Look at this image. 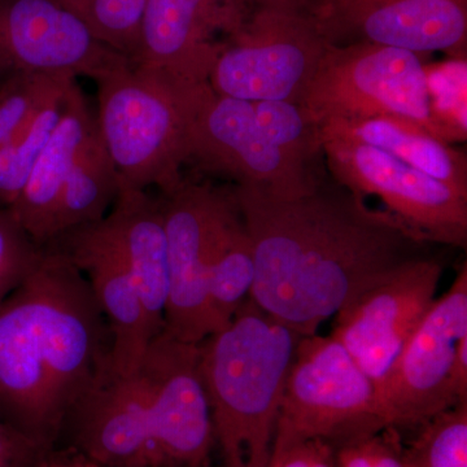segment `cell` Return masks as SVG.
Here are the masks:
<instances>
[{"instance_id": "6da1fadb", "label": "cell", "mask_w": 467, "mask_h": 467, "mask_svg": "<svg viewBox=\"0 0 467 467\" xmlns=\"http://www.w3.org/2000/svg\"><path fill=\"white\" fill-rule=\"evenodd\" d=\"M233 189L254 251L250 299L301 337L317 334L377 279L426 256V242L347 189L317 186L296 198Z\"/></svg>"}, {"instance_id": "7a4b0ae2", "label": "cell", "mask_w": 467, "mask_h": 467, "mask_svg": "<svg viewBox=\"0 0 467 467\" xmlns=\"http://www.w3.org/2000/svg\"><path fill=\"white\" fill-rule=\"evenodd\" d=\"M112 368V334L88 279L43 247L0 303V417L55 448L79 399Z\"/></svg>"}, {"instance_id": "3957f363", "label": "cell", "mask_w": 467, "mask_h": 467, "mask_svg": "<svg viewBox=\"0 0 467 467\" xmlns=\"http://www.w3.org/2000/svg\"><path fill=\"white\" fill-rule=\"evenodd\" d=\"M199 344L162 330L133 371L107 370L67 418L69 448L101 467H208L216 441Z\"/></svg>"}, {"instance_id": "277c9868", "label": "cell", "mask_w": 467, "mask_h": 467, "mask_svg": "<svg viewBox=\"0 0 467 467\" xmlns=\"http://www.w3.org/2000/svg\"><path fill=\"white\" fill-rule=\"evenodd\" d=\"M301 337L247 299L225 327L199 344L223 467H267Z\"/></svg>"}, {"instance_id": "5b68a950", "label": "cell", "mask_w": 467, "mask_h": 467, "mask_svg": "<svg viewBox=\"0 0 467 467\" xmlns=\"http://www.w3.org/2000/svg\"><path fill=\"white\" fill-rule=\"evenodd\" d=\"M98 131L119 182L160 193L184 180L193 86L175 84L122 61L99 78Z\"/></svg>"}, {"instance_id": "8992f818", "label": "cell", "mask_w": 467, "mask_h": 467, "mask_svg": "<svg viewBox=\"0 0 467 467\" xmlns=\"http://www.w3.org/2000/svg\"><path fill=\"white\" fill-rule=\"evenodd\" d=\"M384 429L389 427L376 384L342 344L331 335L301 337L285 379L272 454L312 439L337 448Z\"/></svg>"}, {"instance_id": "52a82bcc", "label": "cell", "mask_w": 467, "mask_h": 467, "mask_svg": "<svg viewBox=\"0 0 467 467\" xmlns=\"http://www.w3.org/2000/svg\"><path fill=\"white\" fill-rule=\"evenodd\" d=\"M328 45L299 0H254L218 55L208 84L234 99L299 104Z\"/></svg>"}, {"instance_id": "ba28073f", "label": "cell", "mask_w": 467, "mask_h": 467, "mask_svg": "<svg viewBox=\"0 0 467 467\" xmlns=\"http://www.w3.org/2000/svg\"><path fill=\"white\" fill-rule=\"evenodd\" d=\"M425 64L422 55L401 48L328 45L301 109L317 128L331 119L393 117L444 140L430 109Z\"/></svg>"}, {"instance_id": "9c48e42d", "label": "cell", "mask_w": 467, "mask_h": 467, "mask_svg": "<svg viewBox=\"0 0 467 467\" xmlns=\"http://www.w3.org/2000/svg\"><path fill=\"white\" fill-rule=\"evenodd\" d=\"M186 164L276 198H296L318 186L309 168L285 156L266 137L250 101L223 97L209 84L192 88Z\"/></svg>"}, {"instance_id": "30bf717a", "label": "cell", "mask_w": 467, "mask_h": 467, "mask_svg": "<svg viewBox=\"0 0 467 467\" xmlns=\"http://www.w3.org/2000/svg\"><path fill=\"white\" fill-rule=\"evenodd\" d=\"M169 252L164 330L187 343L209 337L207 282L218 244L239 214L234 189L190 181L160 193Z\"/></svg>"}, {"instance_id": "8fae6325", "label": "cell", "mask_w": 467, "mask_h": 467, "mask_svg": "<svg viewBox=\"0 0 467 467\" xmlns=\"http://www.w3.org/2000/svg\"><path fill=\"white\" fill-rule=\"evenodd\" d=\"M319 144L344 189L359 198L376 196L420 241L466 248L467 193L367 144L343 140Z\"/></svg>"}, {"instance_id": "7c38bea8", "label": "cell", "mask_w": 467, "mask_h": 467, "mask_svg": "<svg viewBox=\"0 0 467 467\" xmlns=\"http://www.w3.org/2000/svg\"><path fill=\"white\" fill-rule=\"evenodd\" d=\"M467 335V267L435 299L378 389L389 429H416L461 404L451 374L460 340Z\"/></svg>"}, {"instance_id": "4fadbf2b", "label": "cell", "mask_w": 467, "mask_h": 467, "mask_svg": "<svg viewBox=\"0 0 467 467\" xmlns=\"http://www.w3.org/2000/svg\"><path fill=\"white\" fill-rule=\"evenodd\" d=\"M441 261L422 256L377 279L337 310L331 337L342 344L377 392L435 300Z\"/></svg>"}, {"instance_id": "5bb4252c", "label": "cell", "mask_w": 467, "mask_h": 467, "mask_svg": "<svg viewBox=\"0 0 467 467\" xmlns=\"http://www.w3.org/2000/svg\"><path fill=\"white\" fill-rule=\"evenodd\" d=\"M306 8L330 45L466 57L467 0H316Z\"/></svg>"}, {"instance_id": "9a60e30c", "label": "cell", "mask_w": 467, "mask_h": 467, "mask_svg": "<svg viewBox=\"0 0 467 467\" xmlns=\"http://www.w3.org/2000/svg\"><path fill=\"white\" fill-rule=\"evenodd\" d=\"M254 0H149L134 67L175 84H208L227 39Z\"/></svg>"}, {"instance_id": "2e32d148", "label": "cell", "mask_w": 467, "mask_h": 467, "mask_svg": "<svg viewBox=\"0 0 467 467\" xmlns=\"http://www.w3.org/2000/svg\"><path fill=\"white\" fill-rule=\"evenodd\" d=\"M126 60L57 0H0V84L23 73L95 81Z\"/></svg>"}, {"instance_id": "e0dca14e", "label": "cell", "mask_w": 467, "mask_h": 467, "mask_svg": "<svg viewBox=\"0 0 467 467\" xmlns=\"http://www.w3.org/2000/svg\"><path fill=\"white\" fill-rule=\"evenodd\" d=\"M47 245L66 254L88 279L112 334V371L130 373L155 337L140 288L103 220L61 234Z\"/></svg>"}, {"instance_id": "ac0fdd59", "label": "cell", "mask_w": 467, "mask_h": 467, "mask_svg": "<svg viewBox=\"0 0 467 467\" xmlns=\"http://www.w3.org/2000/svg\"><path fill=\"white\" fill-rule=\"evenodd\" d=\"M97 126L88 98L78 82L70 86L63 112L16 202L7 208L39 247L57 236V211L61 192L79 150Z\"/></svg>"}, {"instance_id": "d6986e66", "label": "cell", "mask_w": 467, "mask_h": 467, "mask_svg": "<svg viewBox=\"0 0 467 467\" xmlns=\"http://www.w3.org/2000/svg\"><path fill=\"white\" fill-rule=\"evenodd\" d=\"M103 223L124 254L156 337L164 330L169 292L168 241L159 196L119 182Z\"/></svg>"}, {"instance_id": "ffe728a7", "label": "cell", "mask_w": 467, "mask_h": 467, "mask_svg": "<svg viewBox=\"0 0 467 467\" xmlns=\"http://www.w3.org/2000/svg\"><path fill=\"white\" fill-rule=\"evenodd\" d=\"M322 140H343L374 147L435 180L467 193L465 153L411 122L393 117L331 119L318 126Z\"/></svg>"}, {"instance_id": "44dd1931", "label": "cell", "mask_w": 467, "mask_h": 467, "mask_svg": "<svg viewBox=\"0 0 467 467\" xmlns=\"http://www.w3.org/2000/svg\"><path fill=\"white\" fill-rule=\"evenodd\" d=\"M119 187V174L95 126L61 192L55 239L69 230L103 220L116 201Z\"/></svg>"}, {"instance_id": "7402d4cb", "label": "cell", "mask_w": 467, "mask_h": 467, "mask_svg": "<svg viewBox=\"0 0 467 467\" xmlns=\"http://www.w3.org/2000/svg\"><path fill=\"white\" fill-rule=\"evenodd\" d=\"M254 279V251L241 211L227 227L209 267L207 317L209 335L225 327L250 299Z\"/></svg>"}, {"instance_id": "603a6c76", "label": "cell", "mask_w": 467, "mask_h": 467, "mask_svg": "<svg viewBox=\"0 0 467 467\" xmlns=\"http://www.w3.org/2000/svg\"><path fill=\"white\" fill-rule=\"evenodd\" d=\"M78 78L23 73L0 84V146L20 133L43 109L63 99Z\"/></svg>"}, {"instance_id": "cb8c5ba5", "label": "cell", "mask_w": 467, "mask_h": 467, "mask_svg": "<svg viewBox=\"0 0 467 467\" xmlns=\"http://www.w3.org/2000/svg\"><path fill=\"white\" fill-rule=\"evenodd\" d=\"M66 97L54 101L20 133L0 146V208L11 207L26 187L60 119Z\"/></svg>"}, {"instance_id": "d4e9b609", "label": "cell", "mask_w": 467, "mask_h": 467, "mask_svg": "<svg viewBox=\"0 0 467 467\" xmlns=\"http://www.w3.org/2000/svg\"><path fill=\"white\" fill-rule=\"evenodd\" d=\"M69 9L110 50L133 61L149 0H57Z\"/></svg>"}, {"instance_id": "484cf974", "label": "cell", "mask_w": 467, "mask_h": 467, "mask_svg": "<svg viewBox=\"0 0 467 467\" xmlns=\"http://www.w3.org/2000/svg\"><path fill=\"white\" fill-rule=\"evenodd\" d=\"M430 109L447 143L467 138V58L425 64Z\"/></svg>"}, {"instance_id": "4316f807", "label": "cell", "mask_w": 467, "mask_h": 467, "mask_svg": "<svg viewBox=\"0 0 467 467\" xmlns=\"http://www.w3.org/2000/svg\"><path fill=\"white\" fill-rule=\"evenodd\" d=\"M251 104L266 137L285 156L309 168L312 159L322 150L318 128L306 119L300 104L281 100L254 101Z\"/></svg>"}, {"instance_id": "83f0119b", "label": "cell", "mask_w": 467, "mask_h": 467, "mask_svg": "<svg viewBox=\"0 0 467 467\" xmlns=\"http://www.w3.org/2000/svg\"><path fill=\"white\" fill-rule=\"evenodd\" d=\"M409 445L413 467H467V402L420 427Z\"/></svg>"}, {"instance_id": "f1b7e54d", "label": "cell", "mask_w": 467, "mask_h": 467, "mask_svg": "<svg viewBox=\"0 0 467 467\" xmlns=\"http://www.w3.org/2000/svg\"><path fill=\"white\" fill-rule=\"evenodd\" d=\"M42 252L11 212L0 208V303L32 272Z\"/></svg>"}, {"instance_id": "f546056e", "label": "cell", "mask_w": 467, "mask_h": 467, "mask_svg": "<svg viewBox=\"0 0 467 467\" xmlns=\"http://www.w3.org/2000/svg\"><path fill=\"white\" fill-rule=\"evenodd\" d=\"M335 451L337 467H413L410 451L402 444L396 429L362 436Z\"/></svg>"}, {"instance_id": "4dcf8cb0", "label": "cell", "mask_w": 467, "mask_h": 467, "mask_svg": "<svg viewBox=\"0 0 467 467\" xmlns=\"http://www.w3.org/2000/svg\"><path fill=\"white\" fill-rule=\"evenodd\" d=\"M267 467H337V451L328 441L312 439L273 453Z\"/></svg>"}, {"instance_id": "1f68e13d", "label": "cell", "mask_w": 467, "mask_h": 467, "mask_svg": "<svg viewBox=\"0 0 467 467\" xmlns=\"http://www.w3.org/2000/svg\"><path fill=\"white\" fill-rule=\"evenodd\" d=\"M48 450L0 417V467L26 466Z\"/></svg>"}, {"instance_id": "d6a6232c", "label": "cell", "mask_w": 467, "mask_h": 467, "mask_svg": "<svg viewBox=\"0 0 467 467\" xmlns=\"http://www.w3.org/2000/svg\"><path fill=\"white\" fill-rule=\"evenodd\" d=\"M24 467H101L94 461L88 459L78 451L67 447V450L57 451L55 448L46 451L38 459L32 461Z\"/></svg>"}]
</instances>
